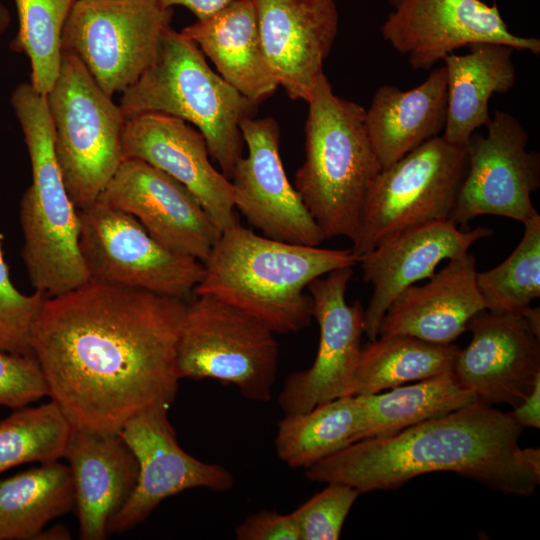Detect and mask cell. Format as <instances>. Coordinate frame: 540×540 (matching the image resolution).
<instances>
[{
    "mask_svg": "<svg viewBox=\"0 0 540 540\" xmlns=\"http://www.w3.org/2000/svg\"><path fill=\"white\" fill-rule=\"evenodd\" d=\"M70 533L63 526H55L40 533L38 539H70ZM37 539V540H38Z\"/></svg>",
    "mask_w": 540,
    "mask_h": 540,
    "instance_id": "obj_41",
    "label": "cell"
},
{
    "mask_svg": "<svg viewBox=\"0 0 540 540\" xmlns=\"http://www.w3.org/2000/svg\"><path fill=\"white\" fill-rule=\"evenodd\" d=\"M328 486L293 511L300 540H336L358 496L357 489L343 483Z\"/></svg>",
    "mask_w": 540,
    "mask_h": 540,
    "instance_id": "obj_35",
    "label": "cell"
},
{
    "mask_svg": "<svg viewBox=\"0 0 540 540\" xmlns=\"http://www.w3.org/2000/svg\"><path fill=\"white\" fill-rule=\"evenodd\" d=\"M388 3L394 8L396 7L402 0H387Z\"/></svg>",
    "mask_w": 540,
    "mask_h": 540,
    "instance_id": "obj_43",
    "label": "cell"
},
{
    "mask_svg": "<svg viewBox=\"0 0 540 540\" xmlns=\"http://www.w3.org/2000/svg\"><path fill=\"white\" fill-rule=\"evenodd\" d=\"M468 53L443 58L447 78V117L441 135L466 145L473 133L490 121L489 101L509 92L516 83L514 48L497 42H478Z\"/></svg>",
    "mask_w": 540,
    "mask_h": 540,
    "instance_id": "obj_26",
    "label": "cell"
},
{
    "mask_svg": "<svg viewBox=\"0 0 540 540\" xmlns=\"http://www.w3.org/2000/svg\"><path fill=\"white\" fill-rule=\"evenodd\" d=\"M266 61L292 100L308 102L339 27L335 0H255Z\"/></svg>",
    "mask_w": 540,
    "mask_h": 540,
    "instance_id": "obj_20",
    "label": "cell"
},
{
    "mask_svg": "<svg viewBox=\"0 0 540 540\" xmlns=\"http://www.w3.org/2000/svg\"><path fill=\"white\" fill-rule=\"evenodd\" d=\"M55 154L78 210L92 206L123 161L126 117L74 54L63 51L56 82L46 95Z\"/></svg>",
    "mask_w": 540,
    "mask_h": 540,
    "instance_id": "obj_7",
    "label": "cell"
},
{
    "mask_svg": "<svg viewBox=\"0 0 540 540\" xmlns=\"http://www.w3.org/2000/svg\"><path fill=\"white\" fill-rule=\"evenodd\" d=\"M485 127L467 143L468 166L450 219L466 226L495 215L524 224L538 214L531 196L540 187V154L527 149L528 132L507 112L494 111Z\"/></svg>",
    "mask_w": 540,
    "mask_h": 540,
    "instance_id": "obj_12",
    "label": "cell"
},
{
    "mask_svg": "<svg viewBox=\"0 0 540 540\" xmlns=\"http://www.w3.org/2000/svg\"><path fill=\"white\" fill-rule=\"evenodd\" d=\"M47 395L46 381L34 356L0 351V406L18 409Z\"/></svg>",
    "mask_w": 540,
    "mask_h": 540,
    "instance_id": "obj_36",
    "label": "cell"
},
{
    "mask_svg": "<svg viewBox=\"0 0 540 540\" xmlns=\"http://www.w3.org/2000/svg\"><path fill=\"white\" fill-rule=\"evenodd\" d=\"M460 348L419 338L380 335L362 349L354 395H367L452 371Z\"/></svg>",
    "mask_w": 540,
    "mask_h": 540,
    "instance_id": "obj_30",
    "label": "cell"
},
{
    "mask_svg": "<svg viewBox=\"0 0 540 540\" xmlns=\"http://www.w3.org/2000/svg\"><path fill=\"white\" fill-rule=\"evenodd\" d=\"M122 154L123 160H142L183 184L220 232L238 222L230 179L214 167L205 138L186 121L160 113L127 117Z\"/></svg>",
    "mask_w": 540,
    "mask_h": 540,
    "instance_id": "obj_19",
    "label": "cell"
},
{
    "mask_svg": "<svg viewBox=\"0 0 540 540\" xmlns=\"http://www.w3.org/2000/svg\"><path fill=\"white\" fill-rule=\"evenodd\" d=\"M485 309L521 314L540 296V215L524 223L521 241L500 265L476 273Z\"/></svg>",
    "mask_w": 540,
    "mask_h": 540,
    "instance_id": "obj_33",
    "label": "cell"
},
{
    "mask_svg": "<svg viewBox=\"0 0 540 540\" xmlns=\"http://www.w3.org/2000/svg\"><path fill=\"white\" fill-rule=\"evenodd\" d=\"M381 26L383 39L414 70H430L455 50L497 42L540 54V40L510 32L496 3L482 0H402Z\"/></svg>",
    "mask_w": 540,
    "mask_h": 540,
    "instance_id": "obj_15",
    "label": "cell"
},
{
    "mask_svg": "<svg viewBox=\"0 0 540 540\" xmlns=\"http://www.w3.org/2000/svg\"><path fill=\"white\" fill-rule=\"evenodd\" d=\"M362 408L357 395L284 415L277 427L278 457L292 468H305L360 439Z\"/></svg>",
    "mask_w": 540,
    "mask_h": 540,
    "instance_id": "obj_29",
    "label": "cell"
},
{
    "mask_svg": "<svg viewBox=\"0 0 540 540\" xmlns=\"http://www.w3.org/2000/svg\"><path fill=\"white\" fill-rule=\"evenodd\" d=\"M476 259L467 252L451 258L423 285H411L390 304L380 335L403 334L431 343H453L469 320L485 309L476 283Z\"/></svg>",
    "mask_w": 540,
    "mask_h": 540,
    "instance_id": "obj_23",
    "label": "cell"
},
{
    "mask_svg": "<svg viewBox=\"0 0 540 540\" xmlns=\"http://www.w3.org/2000/svg\"><path fill=\"white\" fill-rule=\"evenodd\" d=\"M10 104L21 128L31 164V184L20 200L21 257L35 291L53 297L88 281L79 249L78 209L58 165L47 97L29 82L11 92Z\"/></svg>",
    "mask_w": 540,
    "mask_h": 540,
    "instance_id": "obj_4",
    "label": "cell"
},
{
    "mask_svg": "<svg viewBox=\"0 0 540 540\" xmlns=\"http://www.w3.org/2000/svg\"><path fill=\"white\" fill-rule=\"evenodd\" d=\"M47 298L37 291L24 294L14 286L0 246V351L34 356L32 328Z\"/></svg>",
    "mask_w": 540,
    "mask_h": 540,
    "instance_id": "obj_34",
    "label": "cell"
},
{
    "mask_svg": "<svg viewBox=\"0 0 540 540\" xmlns=\"http://www.w3.org/2000/svg\"><path fill=\"white\" fill-rule=\"evenodd\" d=\"M13 1L19 25L10 48L28 58L30 85L47 95L61 69L63 30L75 0Z\"/></svg>",
    "mask_w": 540,
    "mask_h": 540,
    "instance_id": "obj_31",
    "label": "cell"
},
{
    "mask_svg": "<svg viewBox=\"0 0 540 540\" xmlns=\"http://www.w3.org/2000/svg\"><path fill=\"white\" fill-rule=\"evenodd\" d=\"M257 105L215 73L200 48L170 26L154 61L121 93L119 102L126 118L160 113L194 125L228 179L243 156L240 123L254 116Z\"/></svg>",
    "mask_w": 540,
    "mask_h": 540,
    "instance_id": "obj_6",
    "label": "cell"
},
{
    "mask_svg": "<svg viewBox=\"0 0 540 540\" xmlns=\"http://www.w3.org/2000/svg\"><path fill=\"white\" fill-rule=\"evenodd\" d=\"M467 166V144L437 136L383 168L367 191L352 252L361 256L408 228L450 219Z\"/></svg>",
    "mask_w": 540,
    "mask_h": 540,
    "instance_id": "obj_8",
    "label": "cell"
},
{
    "mask_svg": "<svg viewBox=\"0 0 540 540\" xmlns=\"http://www.w3.org/2000/svg\"><path fill=\"white\" fill-rule=\"evenodd\" d=\"M238 540H300L297 521L293 512L281 514L261 510L248 516L235 529Z\"/></svg>",
    "mask_w": 540,
    "mask_h": 540,
    "instance_id": "obj_37",
    "label": "cell"
},
{
    "mask_svg": "<svg viewBox=\"0 0 540 540\" xmlns=\"http://www.w3.org/2000/svg\"><path fill=\"white\" fill-rule=\"evenodd\" d=\"M11 22L8 8L0 1V38L7 31Z\"/></svg>",
    "mask_w": 540,
    "mask_h": 540,
    "instance_id": "obj_42",
    "label": "cell"
},
{
    "mask_svg": "<svg viewBox=\"0 0 540 540\" xmlns=\"http://www.w3.org/2000/svg\"><path fill=\"white\" fill-rule=\"evenodd\" d=\"M362 408L360 439L395 434L443 416L476 400L452 371L391 388L389 392L357 395Z\"/></svg>",
    "mask_w": 540,
    "mask_h": 540,
    "instance_id": "obj_28",
    "label": "cell"
},
{
    "mask_svg": "<svg viewBox=\"0 0 540 540\" xmlns=\"http://www.w3.org/2000/svg\"><path fill=\"white\" fill-rule=\"evenodd\" d=\"M75 507L68 465L41 463L0 480V540H36L53 519Z\"/></svg>",
    "mask_w": 540,
    "mask_h": 540,
    "instance_id": "obj_27",
    "label": "cell"
},
{
    "mask_svg": "<svg viewBox=\"0 0 540 540\" xmlns=\"http://www.w3.org/2000/svg\"><path fill=\"white\" fill-rule=\"evenodd\" d=\"M351 249H327L272 239L237 222L223 230L203 262L195 295H211L254 316L276 334L303 330L313 318L305 293L316 278L353 267Z\"/></svg>",
    "mask_w": 540,
    "mask_h": 540,
    "instance_id": "obj_3",
    "label": "cell"
},
{
    "mask_svg": "<svg viewBox=\"0 0 540 540\" xmlns=\"http://www.w3.org/2000/svg\"><path fill=\"white\" fill-rule=\"evenodd\" d=\"M165 8L183 6L190 10L197 20H202L215 14L233 0H157Z\"/></svg>",
    "mask_w": 540,
    "mask_h": 540,
    "instance_id": "obj_39",
    "label": "cell"
},
{
    "mask_svg": "<svg viewBox=\"0 0 540 540\" xmlns=\"http://www.w3.org/2000/svg\"><path fill=\"white\" fill-rule=\"evenodd\" d=\"M187 304L91 280L44 301L32 351L73 427L118 433L140 411L174 401Z\"/></svg>",
    "mask_w": 540,
    "mask_h": 540,
    "instance_id": "obj_1",
    "label": "cell"
},
{
    "mask_svg": "<svg viewBox=\"0 0 540 540\" xmlns=\"http://www.w3.org/2000/svg\"><path fill=\"white\" fill-rule=\"evenodd\" d=\"M521 433L509 413L475 400L395 434L353 442L308 467L305 476L366 493L445 471L528 497L540 483V449L521 448Z\"/></svg>",
    "mask_w": 540,
    "mask_h": 540,
    "instance_id": "obj_2",
    "label": "cell"
},
{
    "mask_svg": "<svg viewBox=\"0 0 540 540\" xmlns=\"http://www.w3.org/2000/svg\"><path fill=\"white\" fill-rule=\"evenodd\" d=\"M216 66L219 75L258 104L279 87L261 45L255 0H233L181 31Z\"/></svg>",
    "mask_w": 540,
    "mask_h": 540,
    "instance_id": "obj_24",
    "label": "cell"
},
{
    "mask_svg": "<svg viewBox=\"0 0 540 540\" xmlns=\"http://www.w3.org/2000/svg\"><path fill=\"white\" fill-rule=\"evenodd\" d=\"M72 429L52 400L15 409L0 421V474L22 464L63 458Z\"/></svg>",
    "mask_w": 540,
    "mask_h": 540,
    "instance_id": "obj_32",
    "label": "cell"
},
{
    "mask_svg": "<svg viewBox=\"0 0 540 540\" xmlns=\"http://www.w3.org/2000/svg\"><path fill=\"white\" fill-rule=\"evenodd\" d=\"M305 159L294 188L326 239L355 237L367 191L382 170L366 109L333 92L323 73L310 100Z\"/></svg>",
    "mask_w": 540,
    "mask_h": 540,
    "instance_id": "obj_5",
    "label": "cell"
},
{
    "mask_svg": "<svg viewBox=\"0 0 540 540\" xmlns=\"http://www.w3.org/2000/svg\"><path fill=\"white\" fill-rule=\"evenodd\" d=\"M267 325L217 297L187 304L179 338L180 379H215L252 401L267 402L278 371L279 347Z\"/></svg>",
    "mask_w": 540,
    "mask_h": 540,
    "instance_id": "obj_9",
    "label": "cell"
},
{
    "mask_svg": "<svg viewBox=\"0 0 540 540\" xmlns=\"http://www.w3.org/2000/svg\"><path fill=\"white\" fill-rule=\"evenodd\" d=\"M78 216L79 249L91 281L184 301L194 294L203 263L162 245L134 216L99 202Z\"/></svg>",
    "mask_w": 540,
    "mask_h": 540,
    "instance_id": "obj_11",
    "label": "cell"
},
{
    "mask_svg": "<svg viewBox=\"0 0 540 540\" xmlns=\"http://www.w3.org/2000/svg\"><path fill=\"white\" fill-rule=\"evenodd\" d=\"M171 15L157 0H75L64 26L62 50L77 56L113 97L154 61Z\"/></svg>",
    "mask_w": 540,
    "mask_h": 540,
    "instance_id": "obj_10",
    "label": "cell"
},
{
    "mask_svg": "<svg viewBox=\"0 0 540 540\" xmlns=\"http://www.w3.org/2000/svg\"><path fill=\"white\" fill-rule=\"evenodd\" d=\"M472 338L460 349L452 372L483 403L513 408L540 377V338L521 314L483 309L467 324Z\"/></svg>",
    "mask_w": 540,
    "mask_h": 540,
    "instance_id": "obj_18",
    "label": "cell"
},
{
    "mask_svg": "<svg viewBox=\"0 0 540 540\" xmlns=\"http://www.w3.org/2000/svg\"><path fill=\"white\" fill-rule=\"evenodd\" d=\"M168 405L150 406L128 420L118 432L133 451L139 474L136 486L108 524V535L126 532L145 521L166 498L185 490H230L232 473L219 464L203 462L179 445L168 418Z\"/></svg>",
    "mask_w": 540,
    "mask_h": 540,
    "instance_id": "obj_14",
    "label": "cell"
},
{
    "mask_svg": "<svg viewBox=\"0 0 540 540\" xmlns=\"http://www.w3.org/2000/svg\"><path fill=\"white\" fill-rule=\"evenodd\" d=\"M493 234L492 228L464 231L450 219L438 220L401 231L359 256L363 279L373 287L364 333L377 338L383 316L402 291L429 279L442 260L464 255L474 242Z\"/></svg>",
    "mask_w": 540,
    "mask_h": 540,
    "instance_id": "obj_21",
    "label": "cell"
},
{
    "mask_svg": "<svg viewBox=\"0 0 540 540\" xmlns=\"http://www.w3.org/2000/svg\"><path fill=\"white\" fill-rule=\"evenodd\" d=\"M71 472L82 540H103L108 524L131 496L137 459L119 433L73 427L63 455Z\"/></svg>",
    "mask_w": 540,
    "mask_h": 540,
    "instance_id": "obj_22",
    "label": "cell"
},
{
    "mask_svg": "<svg viewBox=\"0 0 540 540\" xmlns=\"http://www.w3.org/2000/svg\"><path fill=\"white\" fill-rule=\"evenodd\" d=\"M352 268L333 270L307 286L319 326V344L311 367L291 373L284 382L278 396L284 415L354 395L365 309L358 300L346 301Z\"/></svg>",
    "mask_w": 540,
    "mask_h": 540,
    "instance_id": "obj_13",
    "label": "cell"
},
{
    "mask_svg": "<svg viewBox=\"0 0 540 540\" xmlns=\"http://www.w3.org/2000/svg\"><path fill=\"white\" fill-rule=\"evenodd\" d=\"M447 117L445 66L433 69L418 86H380L366 109V127L382 169L426 141L441 136Z\"/></svg>",
    "mask_w": 540,
    "mask_h": 540,
    "instance_id": "obj_25",
    "label": "cell"
},
{
    "mask_svg": "<svg viewBox=\"0 0 540 540\" xmlns=\"http://www.w3.org/2000/svg\"><path fill=\"white\" fill-rule=\"evenodd\" d=\"M240 130L248 154L239 159L230 178L235 209L266 237L319 246L323 233L284 170L277 121L248 117Z\"/></svg>",
    "mask_w": 540,
    "mask_h": 540,
    "instance_id": "obj_16",
    "label": "cell"
},
{
    "mask_svg": "<svg viewBox=\"0 0 540 540\" xmlns=\"http://www.w3.org/2000/svg\"><path fill=\"white\" fill-rule=\"evenodd\" d=\"M523 429L540 427V377L535 381L529 394L509 413Z\"/></svg>",
    "mask_w": 540,
    "mask_h": 540,
    "instance_id": "obj_38",
    "label": "cell"
},
{
    "mask_svg": "<svg viewBox=\"0 0 540 540\" xmlns=\"http://www.w3.org/2000/svg\"><path fill=\"white\" fill-rule=\"evenodd\" d=\"M96 202L134 216L162 245L202 263L221 234L183 184L139 159H124Z\"/></svg>",
    "mask_w": 540,
    "mask_h": 540,
    "instance_id": "obj_17",
    "label": "cell"
},
{
    "mask_svg": "<svg viewBox=\"0 0 540 540\" xmlns=\"http://www.w3.org/2000/svg\"><path fill=\"white\" fill-rule=\"evenodd\" d=\"M521 315L526 321L531 331L540 338V310L539 307L532 308L531 306L525 309Z\"/></svg>",
    "mask_w": 540,
    "mask_h": 540,
    "instance_id": "obj_40",
    "label": "cell"
}]
</instances>
